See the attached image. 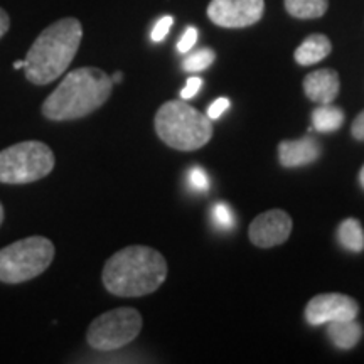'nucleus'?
<instances>
[{
    "mask_svg": "<svg viewBox=\"0 0 364 364\" xmlns=\"http://www.w3.org/2000/svg\"><path fill=\"white\" fill-rule=\"evenodd\" d=\"M358 314V302L349 295L321 294L309 300L306 307V321L311 326H322L336 321L356 318Z\"/></svg>",
    "mask_w": 364,
    "mask_h": 364,
    "instance_id": "9",
    "label": "nucleus"
},
{
    "mask_svg": "<svg viewBox=\"0 0 364 364\" xmlns=\"http://www.w3.org/2000/svg\"><path fill=\"white\" fill-rule=\"evenodd\" d=\"M332 51V44L324 34H312L295 49V61L300 66H312L326 59Z\"/></svg>",
    "mask_w": 364,
    "mask_h": 364,
    "instance_id": "14",
    "label": "nucleus"
},
{
    "mask_svg": "<svg viewBox=\"0 0 364 364\" xmlns=\"http://www.w3.org/2000/svg\"><path fill=\"white\" fill-rule=\"evenodd\" d=\"M327 338L338 349L349 351V349L356 348L359 341H361L363 326L359 324L356 318L329 322L327 324Z\"/></svg>",
    "mask_w": 364,
    "mask_h": 364,
    "instance_id": "13",
    "label": "nucleus"
},
{
    "mask_svg": "<svg viewBox=\"0 0 364 364\" xmlns=\"http://www.w3.org/2000/svg\"><path fill=\"white\" fill-rule=\"evenodd\" d=\"M338 241L344 250L361 253L364 250V230L361 223L354 218H348L338 228Z\"/></svg>",
    "mask_w": 364,
    "mask_h": 364,
    "instance_id": "15",
    "label": "nucleus"
},
{
    "mask_svg": "<svg viewBox=\"0 0 364 364\" xmlns=\"http://www.w3.org/2000/svg\"><path fill=\"white\" fill-rule=\"evenodd\" d=\"M56 166V157L49 145L39 140H26L0 150V182L2 184H31L44 179Z\"/></svg>",
    "mask_w": 364,
    "mask_h": 364,
    "instance_id": "6",
    "label": "nucleus"
},
{
    "mask_svg": "<svg viewBox=\"0 0 364 364\" xmlns=\"http://www.w3.org/2000/svg\"><path fill=\"white\" fill-rule=\"evenodd\" d=\"M216 53L213 49L204 48V49H198L193 54H189L188 58L182 61V70L188 73H198V71H204L206 68H209L215 61Z\"/></svg>",
    "mask_w": 364,
    "mask_h": 364,
    "instance_id": "18",
    "label": "nucleus"
},
{
    "mask_svg": "<svg viewBox=\"0 0 364 364\" xmlns=\"http://www.w3.org/2000/svg\"><path fill=\"white\" fill-rule=\"evenodd\" d=\"M83 26L75 17H65L48 26L27 51L24 73L27 81L46 86L65 75L78 53Z\"/></svg>",
    "mask_w": 364,
    "mask_h": 364,
    "instance_id": "2",
    "label": "nucleus"
},
{
    "mask_svg": "<svg viewBox=\"0 0 364 364\" xmlns=\"http://www.w3.org/2000/svg\"><path fill=\"white\" fill-rule=\"evenodd\" d=\"M321 157V145L311 136L300 140H284L279 145V161L287 169L304 167Z\"/></svg>",
    "mask_w": 364,
    "mask_h": 364,
    "instance_id": "12",
    "label": "nucleus"
},
{
    "mask_svg": "<svg viewBox=\"0 0 364 364\" xmlns=\"http://www.w3.org/2000/svg\"><path fill=\"white\" fill-rule=\"evenodd\" d=\"M201 86H203V80L198 78V76H193V78L188 80V83H186L184 88H182L181 98L182 100L194 98L196 95H198V91L201 90Z\"/></svg>",
    "mask_w": 364,
    "mask_h": 364,
    "instance_id": "23",
    "label": "nucleus"
},
{
    "mask_svg": "<svg viewBox=\"0 0 364 364\" xmlns=\"http://www.w3.org/2000/svg\"><path fill=\"white\" fill-rule=\"evenodd\" d=\"M54 255L53 241L44 236L14 241L0 250V282L16 285L33 280L48 270Z\"/></svg>",
    "mask_w": 364,
    "mask_h": 364,
    "instance_id": "5",
    "label": "nucleus"
},
{
    "mask_svg": "<svg viewBox=\"0 0 364 364\" xmlns=\"http://www.w3.org/2000/svg\"><path fill=\"white\" fill-rule=\"evenodd\" d=\"M167 279V262L157 250L142 245L122 248L103 267L105 289L117 297L154 294Z\"/></svg>",
    "mask_w": 364,
    "mask_h": 364,
    "instance_id": "1",
    "label": "nucleus"
},
{
    "mask_svg": "<svg viewBox=\"0 0 364 364\" xmlns=\"http://www.w3.org/2000/svg\"><path fill=\"white\" fill-rule=\"evenodd\" d=\"M189 186L198 193H206L209 189V177L201 167H193L189 171Z\"/></svg>",
    "mask_w": 364,
    "mask_h": 364,
    "instance_id": "20",
    "label": "nucleus"
},
{
    "mask_svg": "<svg viewBox=\"0 0 364 364\" xmlns=\"http://www.w3.org/2000/svg\"><path fill=\"white\" fill-rule=\"evenodd\" d=\"M265 11V0H211L208 17L226 29H241L257 24Z\"/></svg>",
    "mask_w": 364,
    "mask_h": 364,
    "instance_id": "8",
    "label": "nucleus"
},
{
    "mask_svg": "<svg viewBox=\"0 0 364 364\" xmlns=\"http://www.w3.org/2000/svg\"><path fill=\"white\" fill-rule=\"evenodd\" d=\"M341 90L339 75L336 70L326 68V70H317L314 73H309L304 80V91L306 97L311 102L327 105L332 103L338 98Z\"/></svg>",
    "mask_w": 364,
    "mask_h": 364,
    "instance_id": "11",
    "label": "nucleus"
},
{
    "mask_svg": "<svg viewBox=\"0 0 364 364\" xmlns=\"http://www.w3.org/2000/svg\"><path fill=\"white\" fill-rule=\"evenodd\" d=\"M172 24H174L172 16L161 17V19L157 21V24L154 26L152 33H150V39H152L154 43H162V41L167 38V34H169Z\"/></svg>",
    "mask_w": 364,
    "mask_h": 364,
    "instance_id": "21",
    "label": "nucleus"
},
{
    "mask_svg": "<svg viewBox=\"0 0 364 364\" xmlns=\"http://www.w3.org/2000/svg\"><path fill=\"white\" fill-rule=\"evenodd\" d=\"M359 182H361V186L364 188V166H363L361 172H359Z\"/></svg>",
    "mask_w": 364,
    "mask_h": 364,
    "instance_id": "29",
    "label": "nucleus"
},
{
    "mask_svg": "<svg viewBox=\"0 0 364 364\" xmlns=\"http://www.w3.org/2000/svg\"><path fill=\"white\" fill-rule=\"evenodd\" d=\"M122 78H124V76H122V73L118 71V73H115V75L112 76V81H113V83H120Z\"/></svg>",
    "mask_w": 364,
    "mask_h": 364,
    "instance_id": "27",
    "label": "nucleus"
},
{
    "mask_svg": "<svg viewBox=\"0 0 364 364\" xmlns=\"http://www.w3.org/2000/svg\"><path fill=\"white\" fill-rule=\"evenodd\" d=\"M9 27H11V17H9V14L0 7V39L7 34Z\"/></svg>",
    "mask_w": 364,
    "mask_h": 364,
    "instance_id": "26",
    "label": "nucleus"
},
{
    "mask_svg": "<svg viewBox=\"0 0 364 364\" xmlns=\"http://www.w3.org/2000/svg\"><path fill=\"white\" fill-rule=\"evenodd\" d=\"M344 112L338 107H332L331 103L317 107L312 112V129L317 132H336L344 124Z\"/></svg>",
    "mask_w": 364,
    "mask_h": 364,
    "instance_id": "16",
    "label": "nucleus"
},
{
    "mask_svg": "<svg viewBox=\"0 0 364 364\" xmlns=\"http://www.w3.org/2000/svg\"><path fill=\"white\" fill-rule=\"evenodd\" d=\"M2 223H4V206L2 203H0V226H2Z\"/></svg>",
    "mask_w": 364,
    "mask_h": 364,
    "instance_id": "30",
    "label": "nucleus"
},
{
    "mask_svg": "<svg viewBox=\"0 0 364 364\" xmlns=\"http://www.w3.org/2000/svg\"><path fill=\"white\" fill-rule=\"evenodd\" d=\"M213 220L221 230H231L235 226V215L225 203H216L213 206Z\"/></svg>",
    "mask_w": 364,
    "mask_h": 364,
    "instance_id": "19",
    "label": "nucleus"
},
{
    "mask_svg": "<svg viewBox=\"0 0 364 364\" xmlns=\"http://www.w3.org/2000/svg\"><path fill=\"white\" fill-rule=\"evenodd\" d=\"M113 81L98 68H78L68 73L58 88L44 100L41 112L48 120L70 122L97 112L112 97Z\"/></svg>",
    "mask_w": 364,
    "mask_h": 364,
    "instance_id": "3",
    "label": "nucleus"
},
{
    "mask_svg": "<svg viewBox=\"0 0 364 364\" xmlns=\"http://www.w3.org/2000/svg\"><path fill=\"white\" fill-rule=\"evenodd\" d=\"M24 59H21V61H16L14 63V68H16V70H24Z\"/></svg>",
    "mask_w": 364,
    "mask_h": 364,
    "instance_id": "28",
    "label": "nucleus"
},
{
    "mask_svg": "<svg viewBox=\"0 0 364 364\" xmlns=\"http://www.w3.org/2000/svg\"><path fill=\"white\" fill-rule=\"evenodd\" d=\"M285 11L295 19H318L329 9V0H284Z\"/></svg>",
    "mask_w": 364,
    "mask_h": 364,
    "instance_id": "17",
    "label": "nucleus"
},
{
    "mask_svg": "<svg viewBox=\"0 0 364 364\" xmlns=\"http://www.w3.org/2000/svg\"><path fill=\"white\" fill-rule=\"evenodd\" d=\"M228 108H230V100L218 98L211 103V107L208 108V117L211 118V120H216V118H220L223 113L228 110Z\"/></svg>",
    "mask_w": 364,
    "mask_h": 364,
    "instance_id": "24",
    "label": "nucleus"
},
{
    "mask_svg": "<svg viewBox=\"0 0 364 364\" xmlns=\"http://www.w3.org/2000/svg\"><path fill=\"white\" fill-rule=\"evenodd\" d=\"M196 41H198V29H196V27H188L184 36H182V38L179 39V43H177V51H179L181 54L189 53L191 49L194 48Z\"/></svg>",
    "mask_w": 364,
    "mask_h": 364,
    "instance_id": "22",
    "label": "nucleus"
},
{
    "mask_svg": "<svg viewBox=\"0 0 364 364\" xmlns=\"http://www.w3.org/2000/svg\"><path fill=\"white\" fill-rule=\"evenodd\" d=\"M292 233V218L282 209L262 213L250 225L248 235L255 247L272 248L285 243Z\"/></svg>",
    "mask_w": 364,
    "mask_h": 364,
    "instance_id": "10",
    "label": "nucleus"
},
{
    "mask_svg": "<svg viewBox=\"0 0 364 364\" xmlns=\"http://www.w3.org/2000/svg\"><path fill=\"white\" fill-rule=\"evenodd\" d=\"M156 132L164 144L182 152L206 145L213 136L211 118L203 115L184 100L166 102L156 113Z\"/></svg>",
    "mask_w": 364,
    "mask_h": 364,
    "instance_id": "4",
    "label": "nucleus"
},
{
    "mask_svg": "<svg viewBox=\"0 0 364 364\" xmlns=\"http://www.w3.org/2000/svg\"><path fill=\"white\" fill-rule=\"evenodd\" d=\"M142 324V316L136 309H113L91 322L86 332V341L97 351H117L139 338Z\"/></svg>",
    "mask_w": 364,
    "mask_h": 364,
    "instance_id": "7",
    "label": "nucleus"
},
{
    "mask_svg": "<svg viewBox=\"0 0 364 364\" xmlns=\"http://www.w3.org/2000/svg\"><path fill=\"white\" fill-rule=\"evenodd\" d=\"M351 134L359 142H364V110L356 117V120L353 122Z\"/></svg>",
    "mask_w": 364,
    "mask_h": 364,
    "instance_id": "25",
    "label": "nucleus"
}]
</instances>
